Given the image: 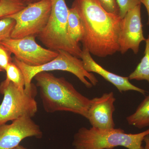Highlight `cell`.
<instances>
[{"mask_svg": "<svg viewBox=\"0 0 149 149\" xmlns=\"http://www.w3.org/2000/svg\"><path fill=\"white\" fill-rule=\"evenodd\" d=\"M20 1L24 3L26 5H27L29 3L36 2L40 0H20Z\"/></svg>", "mask_w": 149, "mask_h": 149, "instance_id": "cb8c5ba5", "label": "cell"}, {"mask_svg": "<svg viewBox=\"0 0 149 149\" xmlns=\"http://www.w3.org/2000/svg\"><path fill=\"white\" fill-rule=\"evenodd\" d=\"M58 55L55 58L45 64L38 66H31L13 58V61L21 69L25 80V91H31L34 87L32 79L36 74L42 72L61 70L72 73L78 78L86 88L96 86L98 80L92 72H87L84 68L83 61L68 52L58 51Z\"/></svg>", "mask_w": 149, "mask_h": 149, "instance_id": "5b68a950", "label": "cell"}, {"mask_svg": "<svg viewBox=\"0 0 149 149\" xmlns=\"http://www.w3.org/2000/svg\"><path fill=\"white\" fill-rule=\"evenodd\" d=\"M6 79L10 81L19 89L24 90L25 80L21 69L13 61L8 65L6 68Z\"/></svg>", "mask_w": 149, "mask_h": 149, "instance_id": "2e32d148", "label": "cell"}, {"mask_svg": "<svg viewBox=\"0 0 149 149\" xmlns=\"http://www.w3.org/2000/svg\"><path fill=\"white\" fill-rule=\"evenodd\" d=\"M141 21V4L128 11L121 19L118 37L120 53L123 54L128 50L133 53H139L141 42L146 41Z\"/></svg>", "mask_w": 149, "mask_h": 149, "instance_id": "9c48e42d", "label": "cell"}, {"mask_svg": "<svg viewBox=\"0 0 149 149\" xmlns=\"http://www.w3.org/2000/svg\"><path fill=\"white\" fill-rule=\"evenodd\" d=\"M114 149V148H112V149Z\"/></svg>", "mask_w": 149, "mask_h": 149, "instance_id": "484cf974", "label": "cell"}, {"mask_svg": "<svg viewBox=\"0 0 149 149\" xmlns=\"http://www.w3.org/2000/svg\"><path fill=\"white\" fill-rule=\"evenodd\" d=\"M97 1L107 12L119 15V8L117 0H97Z\"/></svg>", "mask_w": 149, "mask_h": 149, "instance_id": "44dd1931", "label": "cell"}, {"mask_svg": "<svg viewBox=\"0 0 149 149\" xmlns=\"http://www.w3.org/2000/svg\"><path fill=\"white\" fill-rule=\"evenodd\" d=\"M149 128L141 133H125L121 128L108 130L82 127L75 133L72 146L75 149H109L123 147L128 149H143L144 139Z\"/></svg>", "mask_w": 149, "mask_h": 149, "instance_id": "3957f363", "label": "cell"}, {"mask_svg": "<svg viewBox=\"0 0 149 149\" xmlns=\"http://www.w3.org/2000/svg\"><path fill=\"white\" fill-rule=\"evenodd\" d=\"M52 9V0H40L8 17L15 21L11 38L37 37L47 24Z\"/></svg>", "mask_w": 149, "mask_h": 149, "instance_id": "52a82bcc", "label": "cell"}, {"mask_svg": "<svg viewBox=\"0 0 149 149\" xmlns=\"http://www.w3.org/2000/svg\"><path fill=\"white\" fill-rule=\"evenodd\" d=\"M68 31L70 37L75 42L79 44L83 39V28L77 10L74 7L68 10Z\"/></svg>", "mask_w": 149, "mask_h": 149, "instance_id": "5bb4252c", "label": "cell"}, {"mask_svg": "<svg viewBox=\"0 0 149 149\" xmlns=\"http://www.w3.org/2000/svg\"><path fill=\"white\" fill-rule=\"evenodd\" d=\"M143 142L145 143L143 149H149V134L145 137Z\"/></svg>", "mask_w": 149, "mask_h": 149, "instance_id": "603a6c76", "label": "cell"}, {"mask_svg": "<svg viewBox=\"0 0 149 149\" xmlns=\"http://www.w3.org/2000/svg\"><path fill=\"white\" fill-rule=\"evenodd\" d=\"M36 37L9 38L1 42L14 55V57L24 64L38 66L45 64L58 55V52L42 47L35 41Z\"/></svg>", "mask_w": 149, "mask_h": 149, "instance_id": "ba28073f", "label": "cell"}, {"mask_svg": "<svg viewBox=\"0 0 149 149\" xmlns=\"http://www.w3.org/2000/svg\"><path fill=\"white\" fill-rule=\"evenodd\" d=\"M146 42L143 57L135 70L128 76L129 80H146L149 83V34Z\"/></svg>", "mask_w": 149, "mask_h": 149, "instance_id": "9a60e30c", "label": "cell"}, {"mask_svg": "<svg viewBox=\"0 0 149 149\" xmlns=\"http://www.w3.org/2000/svg\"><path fill=\"white\" fill-rule=\"evenodd\" d=\"M83 28V48L99 57L111 56L119 51L118 37L121 19L107 12L97 0H74Z\"/></svg>", "mask_w": 149, "mask_h": 149, "instance_id": "6da1fadb", "label": "cell"}, {"mask_svg": "<svg viewBox=\"0 0 149 149\" xmlns=\"http://www.w3.org/2000/svg\"><path fill=\"white\" fill-rule=\"evenodd\" d=\"M119 8V15L122 19L127 12L136 6L141 4L140 0H117Z\"/></svg>", "mask_w": 149, "mask_h": 149, "instance_id": "ffe728a7", "label": "cell"}, {"mask_svg": "<svg viewBox=\"0 0 149 149\" xmlns=\"http://www.w3.org/2000/svg\"><path fill=\"white\" fill-rule=\"evenodd\" d=\"M34 78L45 111L48 113L70 112L88 119L91 99L79 93L64 77L42 72Z\"/></svg>", "mask_w": 149, "mask_h": 149, "instance_id": "7a4b0ae2", "label": "cell"}, {"mask_svg": "<svg viewBox=\"0 0 149 149\" xmlns=\"http://www.w3.org/2000/svg\"><path fill=\"white\" fill-rule=\"evenodd\" d=\"M15 24V20L10 17H6L0 20V42L10 38Z\"/></svg>", "mask_w": 149, "mask_h": 149, "instance_id": "ac0fdd59", "label": "cell"}, {"mask_svg": "<svg viewBox=\"0 0 149 149\" xmlns=\"http://www.w3.org/2000/svg\"><path fill=\"white\" fill-rule=\"evenodd\" d=\"M141 3L143 4L146 8L148 14V21L147 24L149 25V0H140Z\"/></svg>", "mask_w": 149, "mask_h": 149, "instance_id": "7402d4cb", "label": "cell"}, {"mask_svg": "<svg viewBox=\"0 0 149 149\" xmlns=\"http://www.w3.org/2000/svg\"><path fill=\"white\" fill-rule=\"evenodd\" d=\"M12 149H28L27 148H25L23 146H21V145H19V146H17L15 148H14Z\"/></svg>", "mask_w": 149, "mask_h": 149, "instance_id": "d4e9b609", "label": "cell"}, {"mask_svg": "<svg viewBox=\"0 0 149 149\" xmlns=\"http://www.w3.org/2000/svg\"><path fill=\"white\" fill-rule=\"evenodd\" d=\"M26 6L20 0H0V20L17 13Z\"/></svg>", "mask_w": 149, "mask_h": 149, "instance_id": "e0dca14e", "label": "cell"}, {"mask_svg": "<svg viewBox=\"0 0 149 149\" xmlns=\"http://www.w3.org/2000/svg\"><path fill=\"white\" fill-rule=\"evenodd\" d=\"M68 10L65 0H52L49 21L37 37L48 49L65 51L80 58L82 49L79 44L71 39L68 31Z\"/></svg>", "mask_w": 149, "mask_h": 149, "instance_id": "277c9868", "label": "cell"}, {"mask_svg": "<svg viewBox=\"0 0 149 149\" xmlns=\"http://www.w3.org/2000/svg\"><path fill=\"white\" fill-rule=\"evenodd\" d=\"M116 100L112 92L91 99L87 119L92 127L104 130L115 128L113 113L115 111Z\"/></svg>", "mask_w": 149, "mask_h": 149, "instance_id": "8fae6325", "label": "cell"}, {"mask_svg": "<svg viewBox=\"0 0 149 149\" xmlns=\"http://www.w3.org/2000/svg\"><path fill=\"white\" fill-rule=\"evenodd\" d=\"M11 54L10 51L0 42V72H5L8 65L13 61Z\"/></svg>", "mask_w": 149, "mask_h": 149, "instance_id": "d6986e66", "label": "cell"}, {"mask_svg": "<svg viewBox=\"0 0 149 149\" xmlns=\"http://www.w3.org/2000/svg\"><path fill=\"white\" fill-rule=\"evenodd\" d=\"M43 132L31 118L21 117L10 124L0 125V149H12L26 138L41 139Z\"/></svg>", "mask_w": 149, "mask_h": 149, "instance_id": "30bf717a", "label": "cell"}, {"mask_svg": "<svg viewBox=\"0 0 149 149\" xmlns=\"http://www.w3.org/2000/svg\"><path fill=\"white\" fill-rule=\"evenodd\" d=\"M126 120L129 125L139 129L149 126V95L141 102L135 112L126 117Z\"/></svg>", "mask_w": 149, "mask_h": 149, "instance_id": "4fadbf2b", "label": "cell"}, {"mask_svg": "<svg viewBox=\"0 0 149 149\" xmlns=\"http://www.w3.org/2000/svg\"><path fill=\"white\" fill-rule=\"evenodd\" d=\"M0 93L3 95L0 105V125L21 117L32 118L37 113L35 85L28 92L20 90L6 79L0 84Z\"/></svg>", "mask_w": 149, "mask_h": 149, "instance_id": "8992f818", "label": "cell"}, {"mask_svg": "<svg viewBox=\"0 0 149 149\" xmlns=\"http://www.w3.org/2000/svg\"><path fill=\"white\" fill-rule=\"evenodd\" d=\"M83 67L87 72H95L111 83L120 93L128 91H134L145 95L146 91L130 83L128 77H123L108 71L98 64L91 56V54L85 48L82 49L81 58Z\"/></svg>", "mask_w": 149, "mask_h": 149, "instance_id": "7c38bea8", "label": "cell"}]
</instances>
